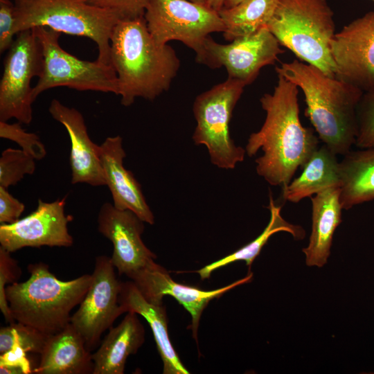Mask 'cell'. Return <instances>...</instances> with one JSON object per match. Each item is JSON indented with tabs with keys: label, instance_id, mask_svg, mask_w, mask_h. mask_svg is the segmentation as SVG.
Returning <instances> with one entry per match:
<instances>
[{
	"label": "cell",
	"instance_id": "cell-1",
	"mask_svg": "<svg viewBox=\"0 0 374 374\" xmlns=\"http://www.w3.org/2000/svg\"><path fill=\"white\" fill-rule=\"evenodd\" d=\"M298 87L282 75L272 93L260 99L266 113L261 128L251 134L245 146L249 157L262 150L255 160L257 174L271 186L287 185L319 147V137L299 118Z\"/></svg>",
	"mask_w": 374,
	"mask_h": 374
},
{
	"label": "cell",
	"instance_id": "cell-15",
	"mask_svg": "<svg viewBox=\"0 0 374 374\" xmlns=\"http://www.w3.org/2000/svg\"><path fill=\"white\" fill-rule=\"evenodd\" d=\"M97 223L98 232L112 243L110 258L118 274L129 278L157 258L142 240L144 222L132 211L120 210L105 202Z\"/></svg>",
	"mask_w": 374,
	"mask_h": 374
},
{
	"label": "cell",
	"instance_id": "cell-21",
	"mask_svg": "<svg viewBox=\"0 0 374 374\" xmlns=\"http://www.w3.org/2000/svg\"><path fill=\"white\" fill-rule=\"evenodd\" d=\"M119 303L124 312H135L148 323L163 362V373L188 374L170 340L166 311L163 304L148 301L132 280L121 282Z\"/></svg>",
	"mask_w": 374,
	"mask_h": 374
},
{
	"label": "cell",
	"instance_id": "cell-38",
	"mask_svg": "<svg viewBox=\"0 0 374 374\" xmlns=\"http://www.w3.org/2000/svg\"><path fill=\"white\" fill-rule=\"evenodd\" d=\"M245 0H225L224 6V8H231Z\"/></svg>",
	"mask_w": 374,
	"mask_h": 374
},
{
	"label": "cell",
	"instance_id": "cell-19",
	"mask_svg": "<svg viewBox=\"0 0 374 374\" xmlns=\"http://www.w3.org/2000/svg\"><path fill=\"white\" fill-rule=\"evenodd\" d=\"M36 374H93L92 354L79 332L70 323L62 330L49 335L42 351Z\"/></svg>",
	"mask_w": 374,
	"mask_h": 374
},
{
	"label": "cell",
	"instance_id": "cell-27",
	"mask_svg": "<svg viewBox=\"0 0 374 374\" xmlns=\"http://www.w3.org/2000/svg\"><path fill=\"white\" fill-rule=\"evenodd\" d=\"M48 336L19 322L9 323L0 329V354L17 346L24 350L40 354Z\"/></svg>",
	"mask_w": 374,
	"mask_h": 374
},
{
	"label": "cell",
	"instance_id": "cell-5",
	"mask_svg": "<svg viewBox=\"0 0 374 374\" xmlns=\"http://www.w3.org/2000/svg\"><path fill=\"white\" fill-rule=\"evenodd\" d=\"M267 27L300 60L335 77L330 52L335 24L326 0H278Z\"/></svg>",
	"mask_w": 374,
	"mask_h": 374
},
{
	"label": "cell",
	"instance_id": "cell-16",
	"mask_svg": "<svg viewBox=\"0 0 374 374\" xmlns=\"http://www.w3.org/2000/svg\"><path fill=\"white\" fill-rule=\"evenodd\" d=\"M129 278L150 303L161 305L164 296L174 297L190 314L193 336L197 341L199 319L208 303L237 286L249 283L252 280L253 273L249 272L243 278L225 287L205 291L173 280L168 271L153 260Z\"/></svg>",
	"mask_w": 374,
	"mask_h": 374
},
{
	"label": "cell",
	"instance_id": "cell-11",
	"mask_svg": "<svg viewBox=\"0 0 374 374\" xmlns=\"http://www.w3.org/2000/svg\"><path fill=\"white\" fill-rule=\"evenodd\" d=\"M115 269L110 257L100 255L96 258L91 284L71 318V323L91 352L99 346L103 333L125 313L119 303L121 282Z\"/></svg>",
	"mask_w": 374,
	"mask_h": 374
},
{
	"label": "cell",
	"instance_id": "cell-13",
	"mask_svg": "<svg viewBox=\"0 0 374 374\" xmlns=\"http://www.w3.org/2000/svg\"><path fill=\"white\" fill-rule=\"evenodd\" d=\"M335 78L366 91L374 87V11L335 34L330 42Z\"/></svg>",
	"mask_w": 374,
	"mask_h": 374
},
{
	"label": "cell",
	"instance_id": "cell-33",
	"mask_svg": "<svg viewBox=\"0 0 374 374\" xmlns=\"http://www.w3.org/2000/svg\"><path fill=\"white\" fill-rule=\"evenodd\" d=\"M15 2L0 0V52L8 51L15 40Z\"/></svg>",
	"mask_w": 374,
	"mask_h": 374
},
{
	"label": "cell",
	"instance_id": "cell-12",
	"mask_svg": "<svg viewBox=\"0 0 374 374\" xmlns=\"http://www.w3.org/2000/svg\"><path fill=\"white\" fill-rule=\"evenodd\" d=\"M280 45L267 26L228 44L217 43L208 36L204 53L196 62L214 69L224 66L228 78L248 85L256 80L262 67L274 64L285 52Z\"/></svg>",
	"mask_w": 374,
	"mask_h": 374
},
{
	"label": "cell",
	"instance_id": "cell-31",
	"mask_svg": "<svg viewBox=\"0 0 374 374\" xmlns=\"http://www.w3.org/2000/svg\"><path fill=\"white\" fill-rule=\"evenodd\" d=\"M10 251L0 246V310L8 323H14L10 309L6 299V285L17 282L21 269L17 262L11 256Z\"/></svg>",
	"mask_w": 374,
	"mask_h": 374
},
{
	"label": "cell",
	"instance_id": "cell-18",
	"mask_svg": "<svg viewBox=\"0 0 374 374\" xmlns=\"http://www.w3.org/2000/svg\"><path fill=\"white\" fill-rule=\"evenodd\" d=\"M125 156L120 136H109L100 145V157L113 205L120 210L132 211L144 222L153 224L154 216L140 184L123 166Z\"/></svg>",
	"mask_w": 374,
	"mask_h": 374
},
{
	"label": "cell",
	"instance_id": "cell-29",
	"mask_svg": "<svg viewBox=\"0 0 374 374\" xmlns=\"http://www.w3.org/2000/svg\"><path fill=\"white\" fill-rule=\"evenodd\" d=\"M357 121L355 145L359 148L374 147V87L363 93L357 109Z\"/></svg>",
	"mask_w": 374,
	"mask_h": 374
},
{
	"label": "cell",
	"instance_id": "cell-3",
	"mask_svg": "<svg viewBox=\"0 0 374 374\" xmlns=\"http://www.w3.org/2000/svg\"><path fill=\"white\" fill-rule=\"evenodd\" d=\"M275 69L303 91L305 115L323 144L337 155L351 150L357 134V109L364 91L297 60Z\"/></svg>",
	"mask_w": 374,
	"mask_h": 374
},
{
	"label": "cell",
	"instance_id": "cell-28",
	"mask_svg": "<svg viewBox=\"0 0 374 374\" xmlns=\"http://www.w3.org/2000/svg\"><path fill=\"white\" fill-rule=\"evenodd\" d=\"M35 159L20 149L8 148L0 157V186L8 188L35 170Z\"/></svg>",
	"mask_w": 374,
	"mask_h": 374
},
{
	"label": "cell",
	"instance_id": "cell-32",
	"mask_svg": "<svg viewBox=\"0 0 374 374\" xmlns=\"http://www.w3.org/2000/svg\"><path fill=\"white\" fill-rule=\"evenodd\" d=\"M88 3L116 11L121 20L144 17L148 0H87Z\"/></svg>",
	"mask_w": 374,
	"mask_h": 374
},
{
	"label": "cell",
	"instance_id": "cell-20",
	"mask_svg": "<svg viewBox=\"0 0 374 374\" xmlns=\"http://www.w3.org/2000/svg\"><path fill=\"white\" fill-rule=\"evenodd\" d=\"M310 198L312 231L303 252L308 267H322L328 262L335 231L342 221L340 186L328 188Z\"/></svg>",
	"mask_w": 374,
	"mask_h": 374
},
{
	"label": "cell",
	"instance_id": "cell-40",
	"mask_svg": "<svg viewBox=\"0 0 374 374\" xmlns=\"http://www.w3.org/2000/svg\"><path fill=\"white\" fill-rule=\"evenodd\" d=\"M373 1H374V0H373Z\"/></svg>",
	"mask_w": 374,
	"mask_h": 374
},
{
	"label": "cell",
	"instance_id": "cell-36",
	"mask_svg": "<svg viewBox=\"0 0 374 374\" xmlns=\"http://www.w3.org/2000/svg\"><path fill=\"white\" fill-rule=\"evenodd\" d=\"M1 374H24V371L17 366L8 365H0Z\"/></svg>",
	"mask_w": 374,
	"mask_h": 374
},
{
	"label": "cell",
	"instance_id": "cell-25",
	"mask_svg": "<svg viewBox=\"0 0 374 374\" xmlns=\"http://www.w3.org/2000/svg\"><path fill=\"white\" fill-rule=\"evenodd\" d=\"M267 208L270 211V219L262 232L253 240L233 253L197 270L196 272L199 274L201 279L208 278L213 271L240 260L244 261L250 270L251 264L256 258L260 254L269 238L276 233L281 231L289 233L295 240H298L305 238V231L302 226L290 223L283 217L281 206L275 203L271 191L269 193Z\"/></svg>",
	"mask_w": 374,
	"mask_h": 374
},
{
	"label": "cell",
	"instance_id": "cell-41",
	"mask_svg": "<svg viewBox=\"0 0 374 374\" xmlns=\"http://www.w3.org/2000/svg\"></svg>",
	"mask_w": 374,
	"mask_h": 374
},
{
	"label": "cell",
	"instance_id": "cell-22",
	"mask_svg": "<svg viewBox=\"0 0 374 374\" xmlns=\"http://www.w3.org/2000/svg\"><path fill=\"white\" fill-rule=\"evenodd\" d=\"M144 341L145 330L137 314L127 312L117 326L109 329L92 354L93 374H123L127 357L136 354Z\"/></svg>",
	"mask_w": 374,
	"mask_h": 374
},
{
	"label": "cell",
	"instance_id": "cell-26",
	"mask_svg": "<svg viewBox=\"0 0 374 374\" xmlns=\"http://www.w3.org/2000/svg\"><path fill=\"white\" fill-rule=\"evenodd\" d=\"M278 0H245L231 8L223 7L218 11L225 30L226 40L247 36L267 26Z\"/></svg>",
	"mask_w": 374,
	"mask_h": 374
},
{
	"label": "cell",
	"instance_id": "cell-8",
	"mask_svg": "<svg viewBox=\"0 0 374 374\" xmlns=\"http://www.w3.org/2000/svg\"><path fill=\"white\" fill-rule=\"evenodd\" d=\"M33 30L41 43L44 58L42 73L33 87V101L46 90L59 87L118 95V78L111 64L82 60L70 54L60 45L59 32L44 26Z\"/></svg>",
	"mask_w": 374,
	"mask_h": 374
},
{
	"label": "cell",
	"instance_id": "cell-10",
	"mask_svg": "<svg viewBox=\"0 0 374 374\" xmlns=\"http://www.w3.org/2000/svg\"><path fill=\"white\" fill-rule=\"evenodd\" d=\"M43 53L33 28L19 32L3 61L0 81V121L14 118L29 124L33 119L30 82L43 67Z\"/></svg>",
	"mask_w": 374,
	"mask_h": 374
},
{
	"label": "cell",
	"instance_id": "cell-34",
	"mask_svg": "<svg viewBox=\"0 0 374 374\" xmlns=\"http://www.w3.org/2000/svg\"><path fill=\"white\" fill-rule=\"evenodd\" d=\"M25 209L24 203L12 196L0 186V223L12 224L19 219Z\"/></svg>",
	"mask_w": 374,
	"mask_h": 374
},
{
	"label": "cell",
	"instance_id": "cell-24",
	"mask_svg": "<svg viewBox=\"0 0 374 374\" xmlns=\"http://www.w3.org/2000/svg\"><path fill=\"white\" fill-rule=\"evenodd\" d=\"M339 167L343 210L374 199V147L350 150Z\"/></svg>",
	"mask_w": 374,
	"mask_h": 374
},
{
	"label": "cell",
	"instance_id": "cell-37",
	"mask_svg": "<svg viewBox=\"0 0 374 374\" xmlns=\"http://www.w3.org/2000/svg\"><path fill=\"white\" fill-rule=\"evenodd\" d=\"M224 1L225 0H208L207 5L212 9L218 12L223 8Z\"/></svg>",
	"mask_w": 374,
	"mask_h": 374
},
{
	"label": "cell",
	"instance_id": "cell-39",
	"mask_svg": "<svg viewBox=\"0 0 374 374\" xmlns=\"http://www.w3.org/2000/svg\"><path fill=\"white\" fill-rule=\"evenodd\" d=\"M190 1L197 3H202V4H207L208 0H189Z\"/></svg>",
	"mask_w": 374,
	"mask_h": 374
},
{
	"label": "cell",
	"instance_id": "cell-6",
	"mask_svg": "<svg viewBox=\"0 0 374 374\" xmlns=\"http://www.w3.org/2000/svg\"><path fill=\"white\" fill-rule=\"evenodd\" d=\"M15 35L37 26L85 37L98 48L96 60L111 64L110 39L121 20L114 10L92 5L87 0H13Z\"/></svg>",
	"mask_w": 374,
	"mask_h": 374
},
{
	"label": "cell",
	"instance_id": "cell-35",
	"mask_svg": "<svg viewBox=\"0 0 374 374\" xmlns=\"http://www.w3.org/2000/svg\"><path fill=\"white\" fill-rule=\"evenodd\" d=\"M26 351L15 346L10 350L0 354V365H8L21 368L24 374L33 373L31 365L26 357Z\"/></svg>",
	"mask_w": 374,
	"mask_h": 374
},
{
	"label": "cell",
	"instance_id": "cell-30",
	"mask_svg": "<svg viewBox=\"0 0 374 374\" xmlns=\"http://www.w3.org/2000/svg\"><path fill=\"white\" fill-rule=\"evenodd\" d=\"M0 137L17 143L21 150L35 160H41L46 154L45 147L39 136L26 132L19 122L10 124L7 121H0Z\"/></svg>",
	"mask_w": 374,
	"mask_h": 374
},
{
	"label": "cell",
	"instance_id": "cell-4",
	"mask_svg": "<svg viewBox=\"0 0 374 374\" xmlns=\"http://www.w3.org/2000/svg\"><path fill=\"white\" fill-rule=\"evenodd\" d=\"M28 271L27 280L6 288L14 320L47 336L59 332L71 323V312L85 296L91 274L63 281L42 262L30 264Z\"/></svg>",
	"mask_w": 374,
	"mask_h": 374
},
{
	"label": "cell",
	"instance_id": "cell-2",
	"mask_svg": "<svg viewBox=\"0 0 374 374\" xmlns=\"http://www.w3.org/2000/svg\"><path fill=\"white\" fill-rule=\"evenodd\" d=\"M110 62L118 78L124 106L136 98L152 100L169 89L180 66L175 51L157 44L144 17L120 20L110 39Z\"/></svg>",
	"mask_w": 374,
	"mask_h": 374
},
{
	"label": "cell",
	"instance_id": "cell-9",
	"mask_svg": "<svg viewBox=\"0 0 374 374\" xmlns=\"http://www.w3.org/2000/svg\"><path fill=\"white\" fill-rule=\"evenodd\" d=\"M144 18L157 44L180 41L195 52L196 61L202 56L209 35L225 30L218 12L189 0H148Z\"/></svg>",
	"mask_w": 374,
	"mask_h": 374
},
{
	"label": "cell",
	"instance_id": "cell-7",
	"mask_svg": "<svg viewBox=\"0 0 374 374\" xmlns=\"http://www.w3.org/2000/svg\"><path fill=\"white\" fill-rule=\"evenodd\" d=\"M245 83L228 78L198 95L193 111L196 127L192 139L195 145L206 146L211 163L219 168L231 170L244 161V148L231 137L229 123Z\"/></svg>",
	"mask_w": 374,
	"mask_h": 374
},
{
	"label": "cell",
	"instance_id": "cell-17",
	"mask_svg": "<svg viewBox=\"0 0 374 374\" xmlns=\"http://www.w3.org/2000/svg\"><path fill=\"white\" fill-rule=\"evenodd\" d=\"M48 112L53 119L66 130L70 141L69 163L71 183H84L93 186H106L100 157V145L90 139L82 114L75 108L53 99Z\"/></svg>",
	"mask_w": 374,
	"mask_h": 374
},
{
	"label": "cell",
	"instance_id": "cell-23",
	"mask_svg": "<svg viewBox=\"0 0 374 374\" xmlns=\"http://www.w3.org/2000/svg\"><path fill=\"white\" fill-rule=\"evenodd\" d=\"M337 156L324 144L319 146L302 168L301 175L281 188V198L298 203L328 188L340 186Z\"/></svg>",
	"mask_w": 374,
	"mask_h": 374
},
{
	"label": "cell",
	"instance_id": "cell-14",
	"mask_svg": "<svg viewBox=\"0 0 374 374\" xmlns=\"http://www.w3.org/2000/svg\"><path fill=\"white\" fill-rule=\"evenodd\" d=\"M66 197L52 202L38 199L36 209L12 224H1L0 244L10 252L24 247H69L73 238L68 230L71 217L65 214Z\"/></svg>",
	"mask_w": 374,
	"mask_h": 374
}]
</instances>
